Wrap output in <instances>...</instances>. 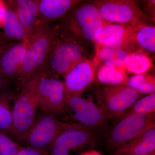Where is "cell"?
Here are the masks:
<instances>
[{
    "mask_svg": "<svg viewBox=\"0 0 155 155\" xmlns=\"http://www.w3.org/2000/svg\"><path fill=\"white\" fill-rule=\"evenodd\" d=\"M80 155H103L99 152L95 150H91L87 151Z\"/></svg>",
    "mask_w": 155,
    "mask_h": 155,
    "instance_id": "4dcf8cb0",
    "label": "cell"
},
{
    "mask_svg": "<svg viewBox=\"0 0 155 155\" xmlns=\"http://www.w3.org/2000/svg\"><path fill=\"white\" fill-rule=\"evenodd\" d=\"M105 22L94 2L81 1L60 19L58 25L84 46L94 44Z\"/></svg>",
    "mask_w": 155,
    "mask_h": 155,
    "instance_id": "7a4b0ae2",
    "label": "cell"
},
{
    "mask_svg": "<svg viewBox=\"0 0 155 155\" xmlns=\"http://www.w3.org/2000/svg\"><path fill=\"white\" fill-rule=\"evenodd\" d=\"M130 52L122 49L104 48L101 49L97 60H101L104 64L117 67H125V62Z\"/></svg>",
    "mask_w": 155,
    "mask_h": 155,
    "instance_id": "7402d4cb",
    "label": "cell"
},
{
    "mask_svg": "<svg viewBox=\"0 0 155 155\" xmlns=\"http://www.w3.org/2000/svg\"><path fill=\"white\" fill-rule=\"evenodd\" d=\"M38 70V109L54 116L64 113L66 98L64 81Z\"/></svg>",
    "mask_w": 155,
    "mask_h": 155,
    "instance_id": "52a82bcc",
    "label": "cell"
},
{
    "mask_svg": "<svg viewBox=\"0 0 155 155\" xmlns=\"http://www.w3.org/2000/svg\"><path fill=\"white\" fill-rule=\"evenodd\" d=\"M22 148L7 134L0 130V155H16Z\"/></svg>",
    "mask_w": 155,
    "mask_h": 155,
    "instance_id": "484cf974",
    "label": "cell"
},
{
    "mask_svg": "<svg viewBox=\"0 0 155 155\" xmlns=\"http://www.w3.org/2000/svg\"><path fill=\"white\" fill-rule=\"evenodd\" d=\"M155 111V94H150L137 101L124 116L138 114L145 115Z\"/></svg>",
    "mask_w": 155,
    "mask_h": 155,
    "instance_id": "cb8c5ba5",
    "label": "cell"
},
{
    "mask_svg": "<svg viewBox=\"0 0 155 155\" xmlns=\"http://www.w3.org/2000/svg\"><path fill=\"white\" fill-rule=\"evenodd\" d=\"M91 129L77 123H72L62 131L53 143L50 155H69L72 150L85 147L94 141Z\"/></svg>",
    "mask_w": 155,
    "mask_h": 155,
    "instance_id": "30bf717a",
    "label": "cell"
},
{
    "mask_svg": "<svg viewBox=\"0 0 155 155\" xmlns=\"http://www.w3.org/2000/svg\"><path fill=\"white\" fill-rule=\"evenodd\" d=\"M103 19L110 23L124 24L137 28L153 24V19L140 8L133 0H97L94 1Z\"/></svg>",
    "mask_w": 155,
    "mask_h": 155,
    "instance_id": "5b68a950",
    "label": "cell"
},
{
    "mask_svg": "<svg viewBox=\"0 0 155 155\" xmlns=\"http://www.w3.org/2000/svg\"><path fill=\"white\" fill-rule=\"evenodd\" d=\"M155 155V152H154L150 153H149V154H145V155Z\"/></svg>",
    "mask_w": 155,
    "mask_h": 155,
    "instance_id": "1f68e13d",
    "label": "cell"
},
{
    "mask_svg": "<svg viewBox=\"0 0 155 155\" xmlns=\"http://www.w3.org/2000/svg\"><path fill=\"white\" fill-rule=\"evenodd\" d=\"M10 1L25 29L28 40L41 22L39 18L38 0Z\"/></svg>",
    "mask_w": 155,
    "mask_h": 155,
    "instance_id": "2e32d148",
    "label": "cell"
},
{
    "mask_svg": "<svg viewBox=\"0 0 155 155\" xmlns=\"http://www.w3.org/2000/svg\"><path fill=\"white\" fill-rule=\"evenodd\" d=\"M58 28L57 25L51 27L40 22L28 38L25 60L17 80L20 86L45 63Z\"/></svg>",
    "mask_w": 155,
    "mask_h": 155,
    "instance_id": "277c9868",
    "label": "cell"
},
{
    "mask_svg": "<svg viewBox=\"0 0 155 155\" xmlns=\"http://www.w3.org/2000/svg\"><path fill=\"white\" fill-rule=\"evenodd\" d=\"M16 155H50L47 151L33 148L30 147H22Z\"/></svg>",
    "mask_w": 155,
    "mask_h": 155,
    "instance_id": "4316f807",
    "label": "cell"
},
{
    "mask_svg": "<svg viewBox=\"0 0 155 155\" xmlns=\"http://www.w3.org/2000/svg\"><path fill=\"white\" fill-rule=\"evenodd\" d=\"M9 80L3 77V75L0 73V91L5 88Z\"/></svg>",
    "mask_w": 155,
    "mask_h": 155,
    "instance_id": "f1b7e54d",
    "label": "cell"
},
{
    "mask_svg": "<svg viewBox=\"0 0 155 155\" xmlns=\"http://www.w3.org/2000/svg\"><path fill=\"white\" fill-rule=\"evenodd\" d=\"M10 41L5 37L2 33L0 32V58L5 48Z\"/></svg>",
    "mask_w": 155,
    "mask_h": 155,
    "instance_id": "83f0119b",
    "label": "cell"
},
{
    "mask_svg": "<svg viewBox=\"0 0 155 155\" xmlns=\"http://www.w3.org/2000/svg\"><path fill=\"white\" fill-rule=\"evenodd\" d=\"M115 155H145L155 151V127L116 148Z\"/></svg>",
    "mask_w": 155,
    "mask_h": 155,
    "instance_id": "9a60e30c",
    "label": "cell"
},
{
    "mask_svg": "<svg viewBox=\"0 0 155 155\" xmlns=\"http://www.w3.org/2000/svg\"><path fill=\"white\" fill-rule=\"evenodd\" d=\"M28 40L10 41L0 58V73L6 79L18 80L26 54Z\"/></svg>",
    "mask_w": 155,
    "mask_h": 155,
    "instance_id": "4fadbf2b",
    "label": "cell"
},
{
    "mask_svg": "<svg viewBox=\"0 0 155 155\" xmlns=\"http://www.w3.org/2000/svg\"><path fill=\"white\" fill-rule=\"evenodd\" d=\"M127 86L141 94L155 93V76L147 73L134 75L128 78Z\"/></svg>",
    "mask_w": 155,
    "mask_h": 155,
    "instance_id": "603a6c76",
    "label": "cell"
},
{
    "mask_svg": "<svg viewBox=\"0 0 155 155\" xmlns=\"http://www.w3.org/2000/svg\"><path fill=\"white\" fill-rule=\"evenodd\" d=\"M66 112L77 124L91 128L104 126L107 122V114L103 107L91 100L80 96L65 98L64 112Z\"/></svg>",
    "mask_w": 155,
    "mask_h": 155,
    "instance_id": "9c48e42d",
    "label": "cell"
},
{
    "mask_svg": "<svg viewBox=\"0 0 155 155\" xmlns=\"http://www.w3.org/2000/svg\"><path fill=\"white\" fill-rule=\"evenodd\" d=\"M13 125L12 110L5 101L0 99V130L12 135Z\"/></svg>",
    "mask_w": 155,
    "mask_h": 155,
    "instance_id": "d4e9b609",
    "label": "cell"
},
{
    "mask_svg": "<svg viewBox=\"0 0 155 155\" xmlns=\"http://www.w3.org/2000/svg\"><path fill=\"white\" fill-rule=\"evenodd\" d=\"M71 124L61 122L55 116L43 113L36 116L33 125L22 142L26 147L48 151L58 136Z\"/></svg>",
    "mask_w": 155,
    "mask_h": 155,
    "instance_id": "8992f818",
    "label": "cell"
},
{
    "mask_svg": "<svg viewBox=\"0 0 155 155\" xmlns=\"http://www.w3.org/2000/svg\"><path fill=\"white\" fill-rule=\"evenodd\" d=\"M135 28L126 24L110 23L106 21L102 26L99 35L94 42L96 50L95 59L97 60L100 48L106 40L111 38L122 37L133 33Z\"/></svg>",
    "mask_w": 155,
    "mask_h": 155,
    "instance_id": "ac0fdd59",
    "label": "cell"
},
{
    "mask_svg": "<svg viewBox=\"0 0 155 155\" xmlns=\"http://www.w3.org/2000/svg\"><path fill=\"white\" fill-rule=\"evenodd\" d=\"M58 29L45 63L40 69L56 78H64L78 63L88 59L85 46L71 35Z\"/></svg>",
    "mask_w": 155,
    "mask_h": 155,
    "instance_id": "6da1fadb",
    "label": "cell"
},
{
    "mask_svg": "<svg viewBox=\"0 0 155 155\" xmlns=\"http://www.w3.org/2000/svg\"><path fill=\"white\" fill-rule=\"evenodd\" d=\"M134 45L135 51L154 54L155 27L153 24H145L135 28Z\"/></svg>",
    "mask_w": 155,
    "mask_h": 155,
    "instance_id": "d6986e66",
    "label": "cell"
},
{
    "mask_svg": "<svg viewBox=\"0 0 155 155\" xmlns=\"http://www.w3.org/2000/svg\"><path fill=\"white\" fill-rule=\"evenodd\" d=\"M38 70L21 86V91L16 100L13 113L12 136L22 141L33 125L38 107Z\"/></svg>",
    "mask_w": 155,
    "mask_h": 155,
    "instance_id": "3957f363",
    "label": "cell"
},
{
    "mask_svg": "<svg viewBox=\"0 0 155 155\" xmlns=\"http://www.w3.org/2000/svg\"><path fill=\"white\" fill-rule=\"evenodd\" d=\"M153 67L151 58L147 54L140 51L130 53L125 61V69L136 75L146 73Z\"/></svg>",
    "mask_w": 155,
    "mask_h": 155,
    "instance_id": "44dd1931",
    "label": "cell"
},
{
    "mask_svg": "<svg viewBox=\"0 0 155 155\" xmlns=\"http://www.w3.org/2000/svg\"><path fill=\"white\" fill-rule=\"evenodd\" d=\"M103 99L107 116L121 118L141 95L127 86L107 85L103 90Z\"/></svg>",
    "mask_w": 155,
    "mask_h": 155,
    "instance_id": "8fae6325",
    "label": "cell"
},
{
    "mask_svg": "<svg viewBox=\"0 0 155 155\" xmlns=\"http://www.w3.org/2000/svg\"><path fill=\"white\" fill-rule=\"evenodd\" d=\"M99 61L87 59L78 63L64 78L65 97L80 96L93 82Z\"/></svg>",
    "mask_w": 155,
    "mask_h": 155,
    "instance_id": "7c38bea8",
    "label": "cell"
},
{
    "mask_svg": "<svg viewBox=\"0 0 155 155\" xmlns=\"http://www.w3.org/2000/svg\"><path fill=\"white\" fill-rule=\"evenodd\" d=\"M153 127H155V113L122 116L110 132L108 144L112 148H116Z\"/></svg>",
    "mask_w": 155,
    "mask_h": 155,
    "instance_id": "ba28073f",
    "label": "cell"
},
{
    "mask_svg": "<svg viewBox=\"0 0 155 155\" xmlns=\"http://www.w3.org/2000/svg\"><path fill=\"white\" fill-rule=\"evenodd\" d=\"M5 11V6L4 2H0V23L2 24L3 17Z\"/></svg>",
    "mask_w": 155,
    "mask_h": 155,
    "instance_id": "f546056e",
    "label": "cell"
},
{
    "mask_svg": "<svg viewBox=\"0 0 155 155\" xmlns=\"http://www.w3.org/2000/svg\"><path fill=\"white\" fill-rule=\"evenodd\" d=\"M81 0H38L39 18L45 25L60 19L81 2Z\"/></svg>",
    "mask_w": 155,
    "mask_h": 155,
    "instance_id": "5bb4252c",
    "label": "cell"
},
{
    "mask_svg": "<svg viewBox=\"0 0 155 155\" xmlns=\"http://www.w3.org/2000/svg\"><path fill=\"white\" fill-rule=\"evenodd\" d=\"M3 2L5 6L2 24L3 35L9 41L19 42L27 40L25 29L11 1Z\"/></svg>",
    "mask_w": 155,
    "mask_h": 155,
    "instance_id": "e0dca14e",
    "label": "cell"
},
{
    "mask_svg": "<svg viewBox=\"0 0 155 155\" xmlns=\"http://www.w3.org/2000/svg\"><path fill=\"white\" fill-rule=\"evenodd\" d=\"M97 78L108 85L127 86V77L125 67H117L104 64L97 72Z\"/></svg>",
    "mask_w": 155,
    "mask_h": 155,
    "instance_id": "ffe728a7",
    "label": "cell"
}]
</instances>
